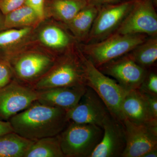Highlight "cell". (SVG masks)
Segmentation results:
<instances>
[{
	"label": "cell",
	"mask_w": 157,
	"mask_h": 157,
	"mask_svg": "<svg viewBox=\"0 0 157 157\" xmlns=\"http://www.w3.org/2000/svg\"><path fill=\"white\" fill-rule=\"evenodd\" d=\"M9 121L14 132L34 141L59 135L69 122L67 110L37 101Z\"/></svg>",
	"instance_id": "obj_1"
},
{
	"label": "cell",
	"mask_w": 157,
	"mask_h": 157,
	"mask_svg": "<svg viewBox=\"0 0 157 157\" xmlns=\"http://www.w3.org/2000/svg\"><path fill=\"white\" fill-rule=\"evenodd\" d=\"M79 56L83 65L86 86L98 94L113 117L123 123L124 118L121 104L127 91L115 80L101 72L81 51Z\"/></svg>",
	"instance_id": "obj_2"
},
{
	"label": "cell",
	"mask_w": 157,
	"mask_h": 157,
	"mask_svg": "<svg viewBox=\"0 0 157 157\" xmlns=\"http://www.w3.org/2000/svg\"><path fill=\"white\" fill-rule=\"evenodd\" d=\"M148 36L144 34L114 33L100 42L84 43L81 52L96 67L131 52L145 41Z\"/></svg>",
	"instance_id": "obj_3"
},
{
	"label": "cell",
	"mask_w": 157,
	"mask_h": 157,
	"mask_svg": "<svg viewBox=\"0 0 157 157\" xmlns=\"http://www.w3.org/2000/svg\"><path fill=\"white\" fill-rule=\"evenodd\" d=\"M103 135L102 127L69 121L59 135L65 157H90Z\"/></svg>",
	"instance_id": "obj_4"
},
{
	"label": "cell",
	"mask_w": 157,
	"mask_h": 157,
	"mask_svg": "<svg viewBox=\"0 0 157 157\" xmlns=\"http://www.w3.org/2000/svg\"><path fill=\"white\" fill-rule=\"evenodd\" d=\"M51 68L32 87L39 91L56 87L86 86L79 56L78 57H66Z\"/></svg>",
	"instance_id": "obj_5"
},
{
	"label": "cell",
	"mask_w": 157,
	"mask_h": 157,
	"mask_svg": "<svg viewBox=\"0 0 157 157\" xmlns=\"http://www.w3.org/2000/svg\"><path fill=\"white\" fill-rule=\"evenodd\" d=\"M135 0L99 8L85 44L100 42L114 33L132 9Z\"/></svg>",
	"instance_id": "obj_6"
},
{
	"label": "cell",
	"mask_w": 157,
	"mask_h": 157,
	"mask_svg": "<svg viewBox=\"0 0 157 157\" xmlns=\"http://www.w3.org/2000/svg\"><path fill=\"white\" fill-rule=\"evenodd\" d=\"M126 147L121 157H143L151 151L157 150V119L146 124L123 122Z\"/></svg>",
	"instance_id": "obj_7"
},
{
	"label": "cell",
	"mask_w": 157,
	"mask_h": 157,
	"mask_svg": "<svg viewBox=\"0 0 157 157\" xmlns=\"http://www.w3.org/2000/svg\"><path fill=\"white\" fill-rule=\"evenodd\" d=\"M155 7L152 0L135 1L128 14L114 33L156 36L157 14Z\"/></svg>",
	"instance_id": "obj_8"
},
{
	"label": "cell",
	"mask_w": 157,
	"mask_h": 157,
	"mask_svg": "<svg viewBox=\"0 0 157 157\" xmlns=\"http://www.w3.org/2000/svg\"><path fill=\"white\" fill-rule=\"evenodd\" d=\"M98 68L115 80L126 91L139 89L148 70L137 64L129 53Z\"/></svg>",
	"instance_id": "obj_9"
},
{
	"label": "cell",
	"mask_w": 157,
	"mask_h": 157,
	"mask_svg": "<svg viewBox=\"0 0 157 157\" xmlns=\"http://www.w3.org/2000/svg\"><path fill=\"white\" fill-rule=\"evenodd\" d=\"M38 91L29 86L11 81L0 89V119L9 121L37 101Z\"/></svg>",
	"instance_id": "obj_10"
},
{
	"label": "cell",
	"mask_w": 157,
	"mask_h": 157,
	"mask_svg": "<svg viewBox=\"0 0 157 157\" xmlns=\"http://www.w3.org/2000/svg\"><path fill=\"white\" fill-rule=\"evenodd\" d=\"M110 115L98 94L88 86L78 104L67 111L68 122L95 125L102 128Z\"/></svg>",
	"instance_id": "obj_11"
},
{
	"label": "cell",
	"mask_w": 157,
	"mask_h": 157,
	"mask_svg": "<svg viewBox=\"0 0 157 157\" xmlns=\"http://www.w3.org/2000/svg\"><path fill=\"white\" fill-rule=\"evenodd\" d=\"M103 135L90 157H121L126 147L123 123L110 115L103 124Z\"/></svg>",
	"instance_id": "obj_12"
},
{
	"label": "cell",
	"mask_w": 157,
	"mask_h": 157,
	"mask_svg": "<svg viewBox=\"0 0 157 157\" xmlns=\"http://www.w3.org/2000/svg\"><path fill=\"white\" fill-rule=\"evenodd\" d=\"M53 63L49 57L44 55L28 54L16 60L14 71L24 84L32 87L47 73Z\"/></svg>",
	"instance_id": "obj_13"
},
{
	"label": "cell",
	"mask_w": 157,
	"mask_h": 157,
	"mask_svg": "<svg viewBox=\"0 0 157 157\" xmlns=\"http://www.w3.org/2000/svg\"><path fill=\"white\" fill-rule=\"evenodd\" d=\"M87 86L53 88L38 91L37 102L68 110L78 104Z\"/></svg>",
	"instance_id": "obj_14"
},
{
	"label": "cell",
	"mask_w": 157,
	"mask_h": 157,
	"mask_svg": "<svg viewBox=\"0 0 157 157\" xmlns=\"http://www.w3.org/2000/svg\"><path fill=\"white\" fill-rule=\"evenodd\" d=\"M121 110L124 120L134 123L146 124L157 119L152 114L144 94L138 89L127 92L122 103Z\"/></svg>",
	"instance_id": "obj_15"
},
{
	"label": "cell",
	"mask_w": 157,
	"mask_h": 157,
	"mask_svg": "<svg viewBox=\"0 0 157 157\" xmlns=\"http://www.w3.org/2000/svg\"><path fill=\"white\" fill-rule=\"evenodd\" d=\"M99 9L98 6L88 3L67 23L73 33L81 41L85 42L87 39Z\"/></svg>",
	"instance_id": "obj_16"
},
{
	"label": "cell",
	"mask_w": 157,
	"mask_h": 157,
	"mask_svg": "<svg viewBox=\"0 0 157 157\" xmlns=\"http://www.w3.org/2000/svg\"><path fill=\"white\" fill-rule=\"evenodd\" d=\"M34 140L14 132L0 136V157H24Z\"/></svg>",
	"instance_id": "obj_17"
},
{
	"label": "cell",
	"mask_w": 157,
	"mask_h": 157,
	"mask_svg": "<svg viewBox=\"0 0 157 157\" xmlns=\"http://www.w3.org/2000/svg\"><path fill=\"white\" fill-rule=\"evenodd\" d=\"M136 63L147 70L151 69L157 60V36L148 37L129 53Z\"/></svg>",
	"instance_id": "obj_18"
},
{
	"label": "cell",
	"mask_w": 157,
	"mask_h": 157,
	"mask_svg": "<svg viewBox=\"0 0 157 157\" xmlns=\"http://www.w3.org/2000/svg\"><path fill=\"white\" fill-rule=\"evenodd\" d=\"M24 157H65L59 135L34 141Z\"/></svg>",
	"instance_id": "obj_19"
},
{
	"label": "cell",
	"mask_w": 157,
	"mask_h": 157,
	"mask_svg": "<svg viewBox=\"0 0 157 157\" xmlns=\"http://www.w3.org/2000/svg\"><path fill=\"white\" fill-rule=\"evenodd\" d=\"M40 19L36 14L29 6H21L5 15V29L32 25Z\"/></svg>",
	"instance_id": "obj_20"
},
{
	"label": "cell",
	"mask_w": 157,
	"mask_h": 157,
	"mask_svg": "<svg viewBox=\"0 0 157 157\" xmlns=\"http://www.w3.org/2000/svg\"><path fill=\"white\" fill-rule=\"evenodd\" d=\"M39 37L44 45L52 48L63 49L68 47L71 43L68 34L56 26H49L43 29Z\"/></svg>",
	"instance_id": "obj_21"
},
{
	"label": "cell",
	"mask_w": 157,
	"mask_h": 157,
	"mask_svg": "<svg viewBox=\"0 0 157 157\" xmlns=\"http://www.w3.org/2000/svg\"><path fill=\"white\" fill-rule=\"evenodd\" d=\"M88 4L87 0H55L52 7L58 18L67 24Z\"/></svg>",
	"instance_id": "obj_22"
},
{
	"label": "cell",
	"mask_w": 157,
	"mask_h": 157,
	"mask_svg": "<svg viewBox=\"0 0 157 157\" xmlns=\"http://www.w3.org/2000/svg\"><path fill=\"white\" fill-rule=\"evenodd\" d=\"M31 29L24 27L19 29H10L0 33V49H4L18 42L27 36Z\"/></svg>",
	"instance_id": "obj_23"
},
{
	"label": "cell",
	"mask_w": 157,
	"mask_h": 157,
	"mask_svg": "<svg viewBox=\"0 0 157 157\" xmlns=\"http://www.w3.org/2000/svg\"><path fill=\"white\" fill-rule=\"evenodd\" d=\"M145 94L157 96V74L151 69L148 70L143 82L138 89Z\"/></svg>",
	"instance_id": "obj_24"
},
{
	"label": "cell",
	"mask_w": 157,
	"mask_h": 157,
	"mask_svg": "<svg viewBox=\"0 0 157 157\" xmlns=\"http://www.w3.org/2000/svg\"><path fill=\"white\" fill-rule=\"evenodd\" d=\"M12 69L9 61L0 59V89L12 81Z\"/></svg>",
	"instance_id": "obj_25"
},
{
	"label": "cell",
	"mask_w": 157,
	"mask_h": 157,
	"mask_svg": "<svg viewBox=\"0 0 157 157\" xmlns=\"http://www.w3.org/2000/svg\"><path fill=\"white\" fill-rule=\"evenodd\" d=\"M25 0H0V11L4 15L19 8Z\"/></svg>",
	"instance_id": "obj_26"
},
{
	"label": "cell",
	"mask_w": 157,
	"mask_h": 157,
	"mask_svg": "<svg viewBox=\"0 0 157 157\" xmlns=\"http://www.w3.org/2000/svg\"><path fill=\"white\" fill-rule=\"evenodd\" d=\"M45 0H25L26 6L31 8L36 14L39 19L43 18L44 15Z\"/></svg>",
	"instance_id": "obj_27"
},
{
	"label": "cell",
	"mask_w": 157,
	"mask_h": 157,
	"mask_svg": "<svg viewBox=\"0 0 157 157\" xmlns=\"http://www.w3.org/2000/svg\"><path fill=\"white\" fill-rule=\"evenodd\" d=\"M143 93L146 98L147 104L152 114L155 118H157V96Z\"/></svg>",
	"instance_id": "obj_28"
},
{
	"label": "cell",
	"mask_w": 157,
	"mask_h": 157,
	"mask_svg": "<svg viewBox=\"0 0 157 157\" xmlns=\"http://www.w3.org/2000/svg\"><path fill=\"white\" fill-rule=\"evenodd\" d=\"M88 3L100 7L124 2L123 0H87Z\"/></svg>",
	"instance_id": "obj_29"
},
{
	"label": "cell",
	"mask_w": 157,
	"mask_h": 157,
	"mask_svg": "<svg viewBox=\"0 0 157 157\" xmlns=\"http://www.w3.org/2000/svg\"><path fill=\"white\" fill-rule=\"evenodd\" d=\"M12 132H14V130L10 122L0 119V136Z\"/></svg>",
	"instance_id": "obj_30"
},
{
	"label": "cell",
	"mask_w": 157,
	"mask_h": 157,
	"mask_svg": "<svg viewBox=\"0 0 157 157\" xmlns=\"http://www.w3.org/2000/svg\"><path fill=\"white\" fill-rule=\"evenodd\" d=\"M157 150L151 151L144 155L143 157H157Z\"/></svg>",
	"instance_id": "obj_31"
},
{
	"label": "cell",
	"mask_w": 157,
	"mask_h": 157,
	"mask_svg": "<svg viewBox=\"0 0 157 157\" xmlns=\"http://www.w3.org/2000/svg\"><path fill=\"white\" fill-rule=\"evenodd\" d=\"M4 18L5 15L0 11V30L2 29H5L4 27Z\"/></svg>",
	"instance_id": "obj_32"
},
{
	"label": "cell",
	"mask_w": 157,
	"mask_h": 157,
	"mask_svg": "<svg viewBox=\"0 0 157 157\" xmlns=\"http://www.w3.org/2000/svg\"><path fill=\"white\" fill-rule=\"evenodd\" d=\"M135 1H137V0H135Z\"/></svg>",
	"instance_id": "obj_33"
}]
</instances>
